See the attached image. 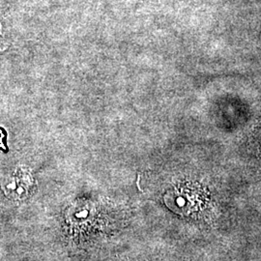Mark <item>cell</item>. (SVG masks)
<instances>
[{
	"mask_svg": "<svg viewBox=\"0 0 261 261\" xmlns=\"http://www.w3.org/2000/svg\"><path fill=\"white\" fill-rule=\"evenodd\" d=\"M33 185L32 178L27 173H15L4 184L5 193L14 198H23L28 196Z\"/></svg>",
	"mask_w": 261,
	"mask_h": 261,
	"instance_id": "1",
	"label": "cell"
},
{
	"mask_svg": "<svg viewBox=\"0 0 261 261\" xmlns=\"http://www.w3.org/2000/svg\"><path fill=\"white\" fill-rule=\"evenodd\" d=\"M4 138H5V133L0 129V149L6 150V147H5V141H3Z\"/></svg>",
	"mask_w": 261,
	"mask_h": 261,
	"instance_id": "2",
	"label": "cell"
}]
</instances>
